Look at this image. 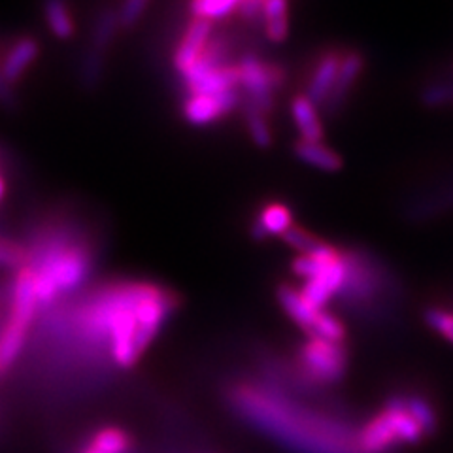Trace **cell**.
<instances>
[{"mask_svg":"<svg viewBox=\"0 0 453 453\" xmlns=\"http://www.w3.org/2000/svg\"><path fill=\"white\" fill-rule=\"evenodd\" d=\"M44 19L55 38L68 40L76 33V23L70 10L61 3H48L44 6Z\"/></svg>","mask_w":453,"mask_h":453,"instance_id":"20","label":"cell"},{"mask_svg":"<svg viewBox=\"0 0 453 453\" xmlns=\"http://www.w3.org/2000/svg\"><path fill=\"white\" fill-rule=\"evenodd\" d=\"M244 119H246V131L255 146L268 148L273 144V129H271V125H268L266 116L263 111L246 104L244 106Z\"/></svg>","mask_w":453,"mask_h":453,"instance_id":"21","label":"cell"},{"mask_svg":"<svg viewBox=\"0 0 453 453\" xmlns=\"http://www.w3.org/2000/svg\"><path fill=\"white\" fill-rule=\"evenodd\" d=\"M38 53H40L38 40L31 36L19 38L4 55L3 63H0V70H3L4 80L10 85H16L23 78L27 70L31 68V65L38 59Z\"/></svg>","mask_w":453,"mask_h":453,"instance_id":"14","label":"cell"},{"mask_svg":"<svg viewBox=\"0 0 453 453\" xmlns=\"http://www.w3.org/2000/svg\"><path fill=\"white\" fill-rule=\"evenodd\" d=\"M261 27L268 42L281 44L289 36V4L286 0H266L263 3Z\"/></svg>","mask_w":453,"mask_h":453,"instance_id":"17","label":"cell"},{"mask_svg":"<svg viewBox=\"0 0 453 453\" xmlns=\"http://www.w3.org/2000/svg\"><path fill=\"white\" fill-rule=\"evenodd\" d=\"M81 453H101V451H98V449H95L91 444H88V446H85L83 449H81Z\"/></svg>","mask_w":453,"mask_h":453,"instance_id":"30","label":"cell"},{"mask_svg":"<svg viewBox=\"0 0 453 453\" xmlns=\"http://www.w3.org/2000/svg\"><path fill=\"white\" fill-rule=\"evenodd\" d=\"M40 308L36 299V288H35V274L31 266L19 268L16 283H13V299L10 318L4 327L3 336H0V368L6 371L25 348L28 327Z\"/></svg>","mask_w":453,"mask_h":453,"instance_id":"5","label":"cell"},{"mask_svg":"<svg viewBox=\"0 0 453 453\" xmlns=\"http://www.w3.org/2000/svg\"><path fill=\"white\" fill-rule=\"evenodd\" d=\"M423 438L419 423L408 412L406 396L393 395L384 408L363 425L356 444L359 453H389L401 444H419Z\"/></svg>","mask_w":453,"mask_h":453,"instance_id":"4","label":"cell"},{"mask_svg":"<svg viewBox=\"0 0 453 453\" xmlns=\"http://www.w3.org/2000/svg\"><path fill=\"white\" fill-rule=\"evenodd\" d=\"M363 68H365V59L359 51H344L333 95L329 98V103L325 104L327 111H333L346 103V98H348L349 91L353 89V85L357 83L359 76L363 74Z\"/></svg>","mask_w":453,"mask_h":453,"instance_id":"15","label":"cell"},{"mask_svg":"<svg viewBox=\"0 0 453 453\" xmlns=\"http://www.w3.org/2000/svg\"><path fill=\"white\" fill-rule=\"evenodd\" d=\"M406 406H408V412L412 414V418L419 423L425 436H433L438 429V418H436L434 408L419 395H408Z\"/></svg>","mask_w":453,"mask_h":453,"instance_id":"22","label":"cell"},{"mask_svg":"<svg viewBox=\"0 0 453 453\" xmlns=\"http://www.w3.org/2000/svg\"><path fill=\"white\" fill-rule=\"evenodd\" d=\"M210 42H211V23L191 18L173 57L174 68L178 70L180 76H186L189 70L203 59Z\"/></svg>","mask_w":453,"mask_h":453,"instance_id":"9","label":"cell"},{"mask_svg":"<svg viewBox=\"0 0 453 453\" xmlns=\"http://www.w3.org/2000/svg\"><path fill=\"white\" fill-rule=\"evenodd\" d=\"M236 13L240 19H244L250 25H255V23L261 25L263 3H259V0H242V3H238Z\"/></svg>","mask_w":453,"mask_h":453,"instance_id":"28","label":"cell"},{"mask_svg":"<svg viewBox=\"0 0 453 453\" xmlns=\"http://www.w3.org/2000/svg\"><path fill=\"white\" fill-rule=\"evenodd\" d=\"M189 10L191 18L214 25L216 21L234 16L238 10V0H196V3H191Z\"/></svg>","mask_w":453,"mask_h":453,"instance_id":"18","label":"cell"},{"mask_svg":"<svg viewBox=\"0 0 453 453\" xmlns=\"http://www.w3.org/2000/svg\"><path fill=\"white\" fill-rule=\"evenodd\" d=\"M291 119L296 133H299V140L304 142H323L325 129L323 121L319 116V108L310 101L304 93L295 95L289 104Z\"/></svg>","mask_w":453,"mask_h":453,"instance_id":"12","label":"cell"},{"mask_svg":"<svg viewBox=\"0 0 453 453\" xmlns=\"http://www.w3.org/2000/svg\"><path fill=\"white\" fill-rule=\"evenodd\" d=\"M425 323L429 325L433 331H436L442 338H446L449 344H453V314L444 308H427L425 310Z\"/></svg>","mask_w":453,"mask_h":453,"instance_id":"23","label":"cell"},{"mask_svg":"<svg viewBox=\"0 0 453 453\" xmlns=\"http://www.w3.org/2000/svg\"><path fill=\"white\" fill-rule=\"evenodd\" d=\"M240 89L246 93V104L268 116L274 104V93L281 89L286 73L280 65L268 63L255 55H246L236 63Z\"/></svg>","mask_w":453,"mask_h":453,"instance_id":"7","label":"cell"},{"mask_svg":"<svg viewBox=\"0 0 453 453\" xmlns=\"http://www.w3.org/2000/svg\"><path fill=\"white\" fill-rule=\"evenodd\" d=\"M89 444L101 453H129L133 438L119 427H103L93 434Z\"/></svg>","mask_w":453,"mask_h":453,"instance_id":"19","label":"cell"},{"mask_svg":"<svg viewBox=\"0 0 453 453\" xmlns=\"http://www.w3.org/2000/svg\"><path fill=\"white\" fill-rule=\"evenodd\" d=\"M28 261H31V257H28L25 248L16 242H10V240L0 238V266L23 268L28 265Z\"/></svg>","mask_w":453,"mask_h":453,"instance_id":"24","label":"cell"},{"mask_svg":"<svg viewBox=\"0 0 453 453\" xmlns=\"http://www.w3.org/2000/svg\"><path fill=\"white\" fill-rule=\"evenodd\" d=\"M299 378L310 386H331L342 380L348 371L346 344L323 338H306L296 353Z\"/></svg>","mask_w":453,"mask_h":453,"instance_id":"6","label":"cell"},{"mask_svg":"<svg viewBox=\"0 0 453 453\" xmlns=\"http://www.w3.org/2000/svg\"><path fill=\"white\" fill-rule=\"evenodd\" d=\"M423 103L429 106L453 104V85L451 83H436L433 88L423 91Z\"/></svg>","mask_w":453,"mask_h":453,"instance_id":"27","label":"cell"},{"mask_svg":"<svg viewBox=\"0 0 453 453\" xmlns=\"http://www.w3.org/2000/svg\"><path fill=\"white\" fill-rule=\"evenodd\" d=\"M16 104H18V98L12 91V85L4 80L3 70H0V106L13 108Z\"/></svg>","mask_w":453,"mask_h":453,"instance_id":"29","label":"cell"},{"mask_svg":"<svg viewBox=\"0 0 453 453\" xmlns=\"http://www.w3.org/2000/svg\"><path fill=\"white\" fill-rule=\"evenodd\" d=\"M291 271L304 280L299 289L306 299L316 308L325 310L333 296L344 289L348 255L333 244L319 242L314 250L295 257Z\"/></svg>","mask_w":453,"mask_h":453,"instance_id":"3","label":"cell"},{"mask_svg":"<svg viewBox=\"0 0 453 453\" xmlns=\"http://www.w3.org/2000/svg\"><path fill=\"white\" fill-rule=\"evenodd\" d=\"M293 151L303 163L314 166L318 170H323V173H338L344 165L342 157L325 144V142L296 140Z\"/></svg>","mask_w":453,"mask_h":453,"instance_id":"16","label":"cell"},{"mask_svg":"<svg viewBox=\"0 0 453 453\" xmlns=\"http://www.w3.org/2000/svg\"><path fill=\"white\" fill-rule=\"evenodd\" d=\"M281 238H283V242H286L289 248L299 251V255L308 253L310 250H314L321 242V240H318L310 231L303 229V226H296V225H293L291 229L286 234H283Z\"/></svg>","mask_w":453,"mask_h":453,"instance_id":"25","label":"cell"},{"mask_svg":"<svg viewBox=\"0 0 453 453\" xmlns=\"http://www.w3.org/2000/svg\"><path fill=\"white\" fill-rule=\"evenodd\" d=\"M148 3L146 0H131V3H125L118 12H116V18H118V25L125 27V28H131L134 27L142 16H144V12L148 10Z\"/></svg>","mask_w":453,"mask_h":453,"instance_id":"26","label":"cell"},{"mask_svg":"<svg viewBox=\"0 0 453 453\" xmlns=\"http://www.w3.org/2000/svg\"><path fill=\"white\" fill-rule=\"evenodd\" d=\"M342 55H344V51H340V50L323 51L318 57L314 68H311L304 95L318 108L329 103V98H331L333 89H334L336 78H338L340 63H342Z\"/></svg>","mask_w":453,"mask_h":453,"instance_id":"10","label":"cell"},{"mask_svg":"<svg viewBox=\"0 0 453 453\" xmlns=\"http://www.w3.org/2000/svg\"><path fill=\"white\" fill-rule=\"evenodd\" d=\"M178 304V295L157 283L125 281L104 289L85 308L83 327L106 342L113 365L133 368Z\"/></svg>","mask_w":453,"mask_h":453,"instance_id":"1","label":"cell"},{"mask_svg":"<svg viewBox=\"0 0 453 453\" xmlns=\"http://www.w3.org/2000/svg\"><path fill=\"white\" fill-rule=\"evenodd\" d=\"M35 274L38 304L53 303L61 293L74 291L91 273V253L81 244H50L38 263L28 265Z\"/></svg>","mask_w":453,"mask_h":453,"instance_id":"2","label":"cell"},{"mask_svg":"<svg viewBox=\"0 0 453 453\" xmlns=\"http://www.w3.org/2000/svg\"><path fill=\"white\" fill-rule=\"evenodd\" d=\"M276 299H278L281 310L286 311L288 318L296 325V327L304 331V334L308 338L314 334L316 325L319 321V316H321L323 310H319V308L311 304L299 288L286 286V283L278 288Z\"/></svg>","mask_w":453,"mask_h":453,"instance_id":"11","label":"cell"},{"mask_svg":"<svg viewBox=\"0 0 453 453\" xmlns=\"http://www.w3.org/2000/svg\"><path fill=\"white\" fill-rule=\"evenodd\" d=\"M4 191H6V186H4V180L0 178V198L4 196Z\"/></svg>","mask_w":453,"mask_h":453,"instance_id":"31","label":"cell"},{"mask_svg":"<svg viewBox=\"0 0 453 453\" xmlns=\"http://www.w3.org/2000/svg\"><path fill=\"white\" fill-rule=\"evenodd\" d=\"M240 103H242V96L238 91L221 95H188L186 101H183L181 113L188 123L195 127H206L229 116L240 106Z\"/></svg>","mask_w":453,"mask_h":453,"instance_id":"8","label":"cell"},{"mask_svg":"<svg viewBox=\"0 0 453 453\" xmlns=\"http://www.w3.org/2000/svg\"><path fill=\"white\" fill-rule=\"evenodd\" d=\"M293 211L283 203H266L257 218H255L251 231L257 240H265L268 236H283L293 226Z\"/></svg>","mask_w":453,"mask_h":453,"instance_id":"13","label":"cell"}]
</instances>
